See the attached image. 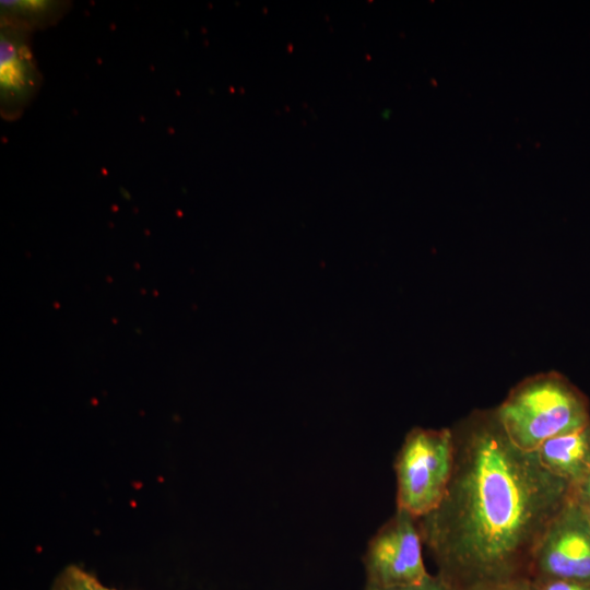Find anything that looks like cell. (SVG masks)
Segmentation results:
<instances>
[{"mask_svg":"<svg viewBox=\"0 0 590 590\" xmlns=\"http://www.w3.org/2000/svg\"><path fill=\"white\" fill-rule=\"evenodd\" d=\"M451 432L448 487L439 505L416 519L436 575L455 590L529 578L534 550L571 486L510 439L495 409L474 410Z\"/></svg>","mask_w":590,"mask_h":590,"instance_id":"1","label":"cell"},{"mask_svg":"<svg viewBox=\"0 0 590 590\" xmlns=\"http://www.w3.org/2000/svg\"><path fill=\"white\" fill-rule=\"evenodd\" d=\"M495 412L510 439L528 451H534L554 436L590 423L587 396L557 371L524 378Z\"/></svg>","mask_w":590,"mask_h":590,"instance_id":"2","label":"cell"},{"mask_svg":"<svg viewBox=\"0 0 590 590\" xmlns=\"http://www.w3.org/2000/svg\"><path fill=\"white\" fill-rule=\"evenodd\" d=\"M453 458L451 428H413L394 462L397 509L415 519L434 510L448 487Z\"/></svg>","mask_w":590,"mask_h":590,"instance_id":"3","label":"cell"},{"mask_svg":"<svg viewBox=\"0 0 590 590\" xmlns=\"http://www.w3.org/2000/svg\"><path fill=\"white\" fill-rule=\"evenodd\" d=\"M529 578L590 582V522L573 494L552 519L538 543Z\"/></svg>","mask_w":590,"mask_h":590,"instance_id":"4","label":"cell"},{"mask_svg":"<svg viewBox=\"0 0 590 590\" xmlns=\"http://www.w3.org/2000/svg\"><path fill=\"white\" fill-rule=\"evenodd\" d=\"M422 544L416 519L397 509L368 544L364 557L366 585L394 588L427 580L432 575L423 563Z\"/></svg>","mask_w":590,"mask_h":590,"instance_id":"5","label":"cell"},{"mask_svg":"<svg viewBox=\"0 0 590 590\" xmlns=\"http://www.w3.org/2000/svg\"><path fill=\"white\" fill-rule=\"evenodd\" d=\"M28 32L1 25L0 108L4 119L20 117L40 87Z\"/></svg>","mask_w":590,"mask_h":590,"instance_id":"6","label":"cell"},{"mask_svg":"<svg viewBox=\"0 0 590 590\" xmlns=\"http://www.w3.org/2000/svg\"><path fill=\"white\" fill-rule=\"evenodd\" d=\"M534 452L548 472L574 491L590 474V423L545 440Z\"/></svg>","mask_w":590,"mask_h":590,"instance_id":"7","label":"cell"},{"mask_svg":"<svg viewBox=\"0 0 590 590\" xmlns=\"http://www.w3.org/2000/svg\"><path fill=\"white\" fill-rule=\"evenodd\" d=\"M69 4L52 0H14L0 2L1 25L30 32L55 24Z\"/></svg>","mask_w":590,"mask_h":590,"instance_id":"8","label":"cell"},{"mask_svg":"<svg viewBox=\"0 0 590 590\" xmlns=\"http://www.w3.org/2000/svg\"><path fill=\"white\" fill-rule=\"evenodd\" d=\"M51 590H115L105 586L85 569L69 565L55 578Z\"/></svg>","mask_w":590,"mask_h":590,"instance_id":"9","label":"cell"},{"mask_svg":"<svg viewBox=\"0 0 590 590\" xmlns=\"http://www.w3.org/2000/svg\"><path fill=\"white\" fill-rule=\"evenodd\" d=\"M532 590H590V582L551 579V578H529Z\"/></svg>","mask_w":590,"mask_h":590,"instance_id":"10","label":"cell"},{"mask_svg":"<svg viewBox=\"0 0 590 590\" xmlns=\"http://www.w3.org/2000/svg\"><path fill=\"white\" fill-rule=\"evenodd\" d=\"M463 590H532L528 577L479 583Z\"/></svg>","mask_w":590,"mask_h":590,"instance_id":"11","label":"cell"},{"mask_svg":"<svg viewBox=\"0 0 590 590\" xmlns=\"http://www.w3.org/2000/svg\"><path fill=\"white\" fill-rule=\"evenodd\" d=\"M365 590H455L437 575H432L427 580L412 586L379 588L366 585Z\"/></svg>","mask_w":590,"mask_h":590,"instance_id":"12","label":"cell"},{"mask_svg":"<svg viewBox=\"0 0 590 590\" xmlns=\"http://www.w3.org/2000/svg\"><path fill=\"white\" fill-rule=\"evenodd\" d=\"M573 494L581 500L590 502V474L573 491Z\"/></svg>","mask_w":590,"mask_h":590,"instance_id":"13","label":"cell"},{"mask_svg":"<svg viewBox=\"0 0 590 590\" xmlns=\"http://www.w3.org/2000/svg\"><path fill=\"white\" fill-rule=\"evenodd\" d=\"M578 498V497H577ZM579 499V498H578ZM587 512V516H588V519H589V522H590V502H587V500H581L579 499Z\"/></svg>","mask_w":590,"mask_h":590,"instance_id":"14","label":"cell"}]
</instances>
